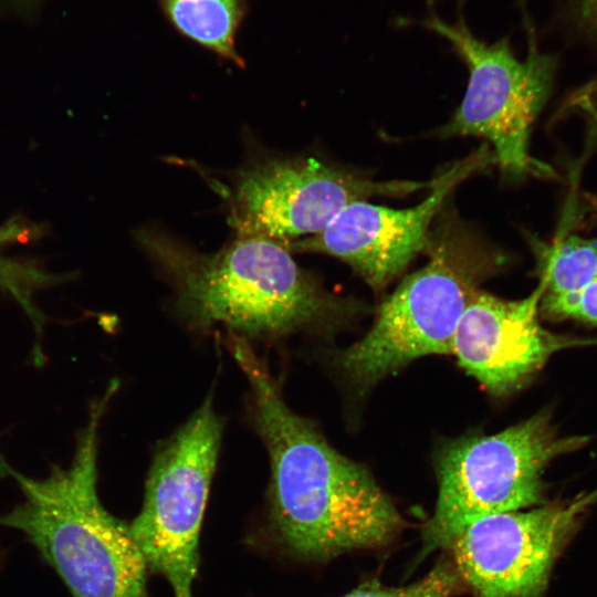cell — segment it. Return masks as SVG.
Wrapping results in <instances>:
<instances>
[{"label":"cell","mask_w":597,"mask_h":597,"mask_svg":"<svg viewBox=\"0 0 597 597\" xmlns=\"http://www.w3.org/2000/svg\"><path fill=\"white\" fill-rule=\"evenodd\" d=\"M226 341L249 381L253 420L269 453L270 524L277 543L310 561L389 544L404 520L371 474L289 408L247 338L230 333Z\"/></svg>","instance_id":"1"},{"label":"cell","mask_w":597,"mask_h":597,"mask_svg":"<svg viewBox=\"0 0 597 597\" xmlns=\"http://www.w3.org/2000/svg\"><path fill=\"white\" fill-rule=\"evenodd\" d=\"M137 241L169 279L178 313L195 328L222 324L244 338L325 332L350 307L275 240L239 237L213 253L151 229L140 230Z\"/></svg>","instance_id":"2"},{"label":"cell","mask_w":597,"mask_h":597,"mask_svg":"<svg viewBox=\"0 0 597 597\" xmlns=\"http://www.w3.org/2000/svg\"><path fill=\"white\" fill-rule=\"evenodd\" d=\"M118 389L112 380L92 401L66 468L43 478L17 470L0 451V478H11L23 501L0 514V526L20 531L51 565L73 597H146L147 564L129 525L98 496V432Z\"/></svg>","instance_id":"3"},{"label":"cell","mask_w":597,"mask_h":597,"mask_svg":"<svg viewBox=\"0 0 597 597\" xmlns=\"http://www.w3.org/2000/svg\"><path fill=\"white\" fill-rule=\"evenodd\" d=\"M427 247L429 262L400 283L369 331L337 356L360 390L421 356L452 354L462 313L495 265V252L451 218L430 233Z\"/></svg>","instance_id":"4"},{"label":"cell","mask_w":597,"mask_h":597,"mask_svg":"<svg viewBox=\"0 0 597 597\" xmlns=\"http://www.w3.org/2000/svg\"><path fill=\"white\" fill-rule=\"evenodd\" d=\"M465 3L458 1L451 23L438 14L431 0L422 18L399 20V24L419 25L446 39L468 67L464 97L440 135L485 138L494 148L495 164L512 176H549V166L530 155L528 139L552 88L555 59L537 50L527 19L530 46L523 61L507 36L493 43L478 38L467 23Z\"/></svg>","instance_id":"5"},{"label":"cell","mask_w":597,"mask_h":597,"mask_svg":"<svg viewBox=\"0 0 597 597\" xmlns=\"http://www.w3.org/2000/svg\"><path fill=\"white\" fill-rule=\"evenodd\" d=\"M586 441L558 436L547 412L494 434L451 441L437 460L438 498L425 526L426 546L448 547L480 519L542 505L546 465Z\"/></svg>","instance_id":"6"},{"label":"cell","mask_w":597,"mask_h":597,"mask_svg":"<svg viewBox=\"0 0 597 597\" xmlns=\"http://www.w3.org/2000/svg\"><path fill=\"white\" fill-rule=\"evenodd\" d=\"M221 437L222 421L209 395L157 448L142 510L129 524L147 567L169 582L175 597H192L200 527Z\"/></svg>","instance_id":"7"},{"label":"cell","mask_w":597,"mask_h":597,"mask_svg":"<svg viewBox=\"0 0 597 597\" xmlns=\"http://www.w3.org/2000/svg\"><path fill=\"white\" fill-rule=\"evenodd\" d=\"M432 184L377 181L311 157L268 159L238 174L229 223L239 237H262L285 244L320 232L353 202L376 196L402 197Z\"/></svg>","instance_id":"8"},{"label":"cell","mask_w":597,"mask_h":597,"mask_svg":"<svg viewBox=\"0 0 597 597\" xmlns=\"http://www.w3.org/2000/svg\"><path fill=\"white\" fill-rule=\"evenodd\" d=\"M597 490L570 502L480 519L448 548L473 597H547L555 562L575 534Z\"/></svg>","instance_id":"9"},{"label":"cell","mask_w":597,"mask_h":597,"mask_svg":"<svg viewBox=\"0 0 597 597\" xmlns=\"http://www.w3.org/2000/svg\"><path fill=\"white\" fill-rule=\"evenodd\" d=\"M495 163L488 146L453 164L433 179L430 195L407 209L356 201L341 210L320 232L284 245L290 251L335 256L375 290L399 276L427 248L430 224L451 191L467 177Z\"/></svg>","instance_id":"10"},{"label":"cell","mask_w":597,"mask_h":597,"mask_svg":"<svg viewBox=\"0 0 597 597\" xmlns=\"http://www.w3.org/2000/svg\"><path fill=\"white\" fill-rule=\"evenodd\" d=\"M543 284L522 300L478 291L459 321L452 354L490 392L521 387L556 352L587 342L553 334L540 323Z\"/></svg>","instance_id":"11"},{"label":"cell","mask_w":597,"mask_h":597,"mask_svg":"<svg viewBox=\"0 0 597 597\" xmlns=\"http://www.w3.org/2000/svg\"><path fill=\"white\" fill-rule=\"evenodd\" d=\"M172 24L186 36L243 66L235 49L242 0H159Z\"/></svg>","instance_id":"12"},{"label":"cell","mask_w":597,"mask_h":597,"mask_svg":"<svg viewBox=\"0 0 597 597\" xmlns=\"http://www.w3.org/2000/svg\"><path fill=\"white\" fill-rule=\"evenodd\" d=\"M597 279V239L570 235L549 247L542 259L543 297L575 292Z\"/></svg>","instance_id":"13"},{"label":"cell","mask_w":597,"mask_h":597,"mask_svg":"<svg viewBox=\"0 0 597 597\" xmlns=\"http://www.w3.org/2000/svg\"><path fill=\"white\" fill-rule=\"evenodd\" d=\"M465 585L452 562L438 563L421 579L400 587L369 579L342 597H454Z\"/></svg>","instance_id":"14"},{"label":"cell","mask_w":597,"mask_h":597,"mask_svg":"<svg viewBox=\"0 0 597 597\" xmlns=\"http://www.w3.org/2000/svg\"><path fill=\"white\" fill-rule=\"evenodd\" d=\"M541 302L542 311L549 316L597 324V279L568 294L542 296Z\"/></svg>","instance_id":"15"},{"label":"cell","mask_w":597,"mask_h":597,"mask_svg":"<svg viewBox=\"0 0 597 597\" xmlns=\"http://www.w3.org/2000/svg\"><path fill=\"white\" fill-rule=\"evenodd\" d=\"M584 13L597 30V0H584Z\"/></svg>","instance_id":"16"}]
</instances>
